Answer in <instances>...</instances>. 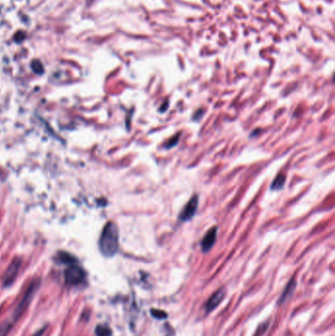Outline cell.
Wrapping results in <instances>:
<instances>
[{"label": "cell", "instance_id": "1", "mask_svg": "<svg viewBox=\"0 0 335 336\" xmlns=\"http://www.w3.org/2000/svg\"><path fill=\"white\" fill-rule=\"evenodd\" d=\"M98 246L104 257H113L117 253L119 247V232L114 222H108L104 226L99 238Z\"/></svg>", "mask_w": 335, "mask_h": 336}, {"label": "cell", "instance_id": "2", "mask_svg": "<svg viewBox=\"0 0 335 336\" xmlns=\"http://www.w3.org/2000/svg\"><path fill=\"white\" fill-rule=\"evenodd\" d=\"M64 278H65V282L67 284L76 286L84 281L86 278V272L77 263L70 264L68 265V267L66 268L64 272Z\"/></svg>", "mask_w": 335, "mask_h": 336}, {"label": "cell", "instance_id": "3", "mask_svg": "<svg viewBox=\"0 0 335 336\" xmlns=\"http://www.w3.org/2000/svg\"><path fill=\"white\" fill-rule=\"evenodd\" d=\"M199 206V196L194 195L192 198L189 200V202L186 204L184 208L182 209L180 215H179V220L186 222L190 221L196 214Z\"/></svg>", "mask_w": 335, "mask_h": 336}, {"label": "cell", "instance_id": "4", "mask_svg": "<svg viewBox=\"0 0 335 336\" xmlns=\"http://www.w3.org/2000/svg\"><path fill=\"white\" fill-rule=\"evenodd\" d=\"M21 263H22V261L20 259H18V258H16L10 263V265L8 266L7 270L4 273L3 280H2L4 287H8V286H10V285H12L14 283L15 279H16V277L18 275V272L20 270Z\"/></svg>", "mask_w": 335, "mask_h": 336}, {"label": "cell", "instance_id": "5", "mask_svg": "<svg viewBox=\"0 0 335 336\" xmlns=\"http://www.w3.org/2000/svg\"><path fill=\"white\" fill-rule=\"evenodd\" d=\"M217 230L218 228L216 226L210 228L206 234L205 235V237L203 238L202 242H201V248L203 250L204 253H207L211 250V248L213 247V245L216 242V235H217Z\"/></svg>", "mask_w": 335, "mask_h": 336}, {"label": "cell", "instance_id": "6", "mask_svg": "<svg viewBox=\"0 0 335 336\" xmlns=\"http://www.w3.org/2000/svg\"><path fill=\"white\" fill-rule=\"evenodd\" d=\"M224 291H223L222 289L221 290H218L216 293H214L210 298L209 300L207 301L206 305H205V310L206 312H211L213 311L223 300V298H224Z\"/></svg>", "mask_w": 335, "mask_h": 336}, {"label": "cell", "instance_id": "7", "mask_svg": "<svg viewBox=\"0 0 335 336\" xmlns=\"http://www.w3.org/2000/svg\"><path fill=\"white\" fill-rule=\"evenodd\" d=\"M285 181H286L285 175L278 174V175L275 177V179L273 180V182L271 183L270 189H271L272 191H279V190H281V189L284 187Z\"/></svg>", "mask_w": 335, "mask_h": 336}, {"label": "cell", "instance_id": "8", "mask_svg": "<svg viewBox=\"0 0 335 336\" xmlns=\"http://www.w3.org/2000/svg\"><path fill=\"white\" fill-rule=\"evenodd\" d=\"M15 322L16 320L12 317L11 319H8L0 324V336H7L10 330L12 329L13 325L15 324Z\"/></svg>", "mask_w": 335, "mask_h": 336}, {"label": "cell", "instance_id": "9", "mask_svg": "<svg viewBox=\"0 0 335 336\" xmlns=\"http://www.w3.org/2000/svg\"><path fill=\"white\" fill-rule=\"evenodd\" d=\"M58 260L60 261V262L70 265V264H74L77 263V261L75 260V258L67 253H59L58 255Z\"/></svg>", "mask_w": 335, "mask_h": 336}, {"label": "cell", "instance_id": "10", "mask_svg": "<svg viewBox=\"0 0 335 336\" xmlns=\"http://www.w3.org/2000/svg\"><path fill=\"white\" fill-rule=\"evenodd\" d=\"M179 140H180V134H178V135L174 136L173 138H171V139H170L168 142H167V143L165 144L164 148H165V149H169L174 148V147H175V146L178 144Z\"/></svg>", "mask_w": 335, "mask_h": 336}, {"label": "cell", "instance_id": "11", "mask_svg": "<svg viewBox=\"0 0 335 336\" xmlns=\"http://www.w3.org/2000/svg\"><path fill=\"white\" fill-rule=\"evenodd\" d=\"M294 288H295V281H294V279H292V280H291V282L289 283V285H288L287 288L285 289V291H284V293H283V296H282L281 300H282V301L285 300V299L289 296V294L293 292Z\"/></svg>", "mask_w": 335, "mask_h": 336}, {"label": "cell", "instance_id": "12", "mask_svg": "<svg viewBox=\"0 0 335 336\" xmlns=\"http://www.w3.org/2000/svg\"><path fill=\"white\" fill-rule=\"evenodd\" d=\"M96 335L97 336H110L111 331L109 328H107L105 326H98L96 328Z\"/></svg>", "mask_w": 335, "mask_h": 336}, {"label": "cell", "instance_id": "13", "mask_svg": "<svg viewBox=\"0 0 335 336\" xmlns=\"http://www.w3.org/2000/svg\"><path fill=\"white\" fill-rule=\"evenodd\" d=\"M32 68H33V70H34L36 73H37V74H40V73L43 72V66H42V64H41L39 61H37V60H36V61H34V62L32 63Z\"/></svg>", "mask_w": 335, "mask_h": 336}, {"label": "cell", "instance_id": "14", "mask_svg": "<svg viewBox=\"0 0 335 336\" xmlns=\"http://www.w3.org/2000/svg\"><path fill=\"white\" fill-rule=\"evenodd\" d=\"M202 111H204V110L200 109L199 111H197V112H196V114L193 116V118H194L195 120H197V121H198V120H200V119H201V117L204 115V113H202V114H201V112H202Z\"/></svg>", "mask_w": 335, "mask_h": 336}, {"label": "cell", "instance_id": "15", "mask_svg": "<svg viewBox=\"0 0 335 336\" xmlns=\"http://www.w3.org/2000/svg\"><path fill=\"white\" fill-rule=\"evenodd\" d=\"M152 313H153V316L154 317H166V315H160L161 313H163V312H159V311H152Z\"/></svg>", "mask_w": 335, "mask_h": 336}, {"label": "cell", "instance_id": "16", "mask_svg": "<svg viewBox=\"0 0 335 336\" xmlns=\"http://www.w3.org/2000/svg\"><path fill=\"white\" fill-rule=\"evenodd\" d=\"M167 107H168V100H166V101L163 103V108H159V111L164 112V111L167 109Z\"/></svg>", "mask_w": 335, "mask_h": 336}]
</instances>
